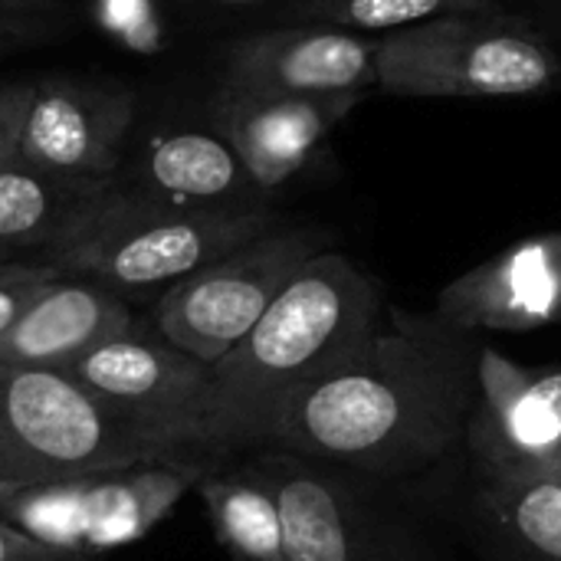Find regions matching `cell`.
<instances>
[{
  "label": "cell",
  "mask_w": 561,
  "mask_h": 561,
  "mask_svg": "<svg viewBox=\"0 0 561 561\" xmlns=\"http://www.w3.org/2000/svg\"><path fill=\"white\" fill-rule=\"evenodd\" d=\"M480 348L437 312L388 302L358 352L276 408L266 444L375 480L431 470L467 440Z\"/></svg>",
  "instance_id": "1"
},
{
  "label": "cell",
  "mask_w": 561,
  "mask_h": 561,
  "mask_svg": "<svg viewBox=\"0 0 561 561\" xmlns=\"http://www.w3.org/2000/svg\"><path fill=\"white\" fill-rule=\"evenodd\" d=\"M385 312V286L355 260L335 250L306 260L247 339L210 365L197 421L204 457L263 447L276 408L358 352Z\"/></svg>",
  "instance_id": "2"
},
{
  "label": "cell",
  "mask_w": 561,
  "mask_h": 561,
  "mask_svg": "<svg viewBox=\"0 0 561 561\" xmlns=\"http://www.w3.org/2000/svg\"><path fill=\"white\" fill-rule=\"evenodd\" d=\"M0 463L20 490L148 463H201L56 368L0 365ZM204 467V463H201Z\"/></svg>",
  "instance_id": "3"
},
{
  "label": "cell",
  "mask_w": 561,
  "mask_h": 561,
  "mask_svg": "<svg viewBox=\"0 0 561 561\" xmlns=\"http://www.w3.org/2000/svg\"><path fill=\"white\" fill-rule=\"evenodd\" d=\"M273 227L266 207H174L112 187L102 207L46 263L128 299L171 289Z\"/></svg>",
  "instance_id": "4"
},
{
  "label": "cell",
  "mask_w": 561,
  "mask_h": 561,
  "mask_svg": "<svg viewBox=\"0 0 561 561\" xmlns=\"http://www.w3.org/2000/svg\"><path fill=\"white\" fill-rule=\"evenodd\" d=\"M561 82L556 46L513 13H450L378 36L375 85L404 99H500Z\"/></svg>",
  "instance_id": "5"
},
{
  "label": "cell",
  "mask_w": 561,
  "mask_h": 561,
  "mask_svg": "<svg viewBox=\"0 0 561 561\" xmlns=\"http://www.w3.org/2000/svg\"><path fill=\"white\" fill-rule=\"evenodd\" d=\"M250 454L247 467L279 506L289 561H431L417 536L358 483L362 473L276 444Z\"/></svg>",
  "instance_id": "6"
},
{
  "label": "cell",
  "mask_w": 561,
  "mask_h": 561,
  "mask_svg": "<svg viewBox=\"0 0 561 561\" xmlns=\"http://www.w3.org/2000/svg\"><path fill=\"white\" fill-rule=\"evenodd\" d=\"M329 233L312 227H273L217 263L191 273L158 296L154 329L174 348L217 365L263 319L279 289L316 253Z\"/></svg>",
  "instance_id": "7"
},
{
  "label": "cell",
  "mask_w": 561,
  "mask_h": 561,
  "mask_svg": "<svg viewBox=\"0 0 561 561\" xmlns=\"http://www.w3.org/2000/svg\"><path fill=\"white\" fill-rule=\"evenodd\" d=\"M204 473L201 463H148L69 483L30 486L16 490L0 506V519L49 549L92 559L95 552L145 539Z\"/></svg>",
  "instance_id": "8"
},
{
  "label": "cell",
  "mask_w": 561,
  "mask_h": 561,
  "mask_svg": "<svg viewBox=\"0 0 561 561\" xmlns=\"http://www.w3.org/2000/svg\"><path fill=\"white\" fill-rule=\"evenodd\" d=\"M95 398L145 424L148 431L181 444L207 460L197 440V421L210 385V365L174 348L164 335L131 325L62 368Z\"/></svg>",
  "instance_id": "9"
},
{
  "label": "cell",
  "mask_w": 561,
  "mask_h": 561,
  "mask_svg": "<svg viewBox=\"0 0 561 561\" xmlns=\"http://www.w3.org/2000/svg\"><path fill=\"white\" fill-rule=\"evenodd\" d=\"M477 378L463 444L480 477L561 473V365L529 368L483 342Z\"/></svg>",
  "instance_id": "10"
},
{
  "label": "cell",
  "mask_w": 561,
  "mask_h": 561,
  "mask_svg": "<svg viewBox=\"0 0 561 561\" xmlns=\"http://www.w3.org/2000/svg\"><path fill=\"white\" fill-rule=\"evenodd\" d=\"M131 122V92L92 79L46 76L30 82L16 161L66 178L108 181L128 154Z\"/></svg>",
  "instance_id": "11"
},
{
  "label": "cell",
  "mask_w": 561,
  "mask_h": 561,
  "mask_svg": "<svg viewBox=\"0 0 561 561\" xmlns=\"http://www.w3.org/2000/svg\"><path fill=\"white\" fill-rule=\"evenodd\" d=\"M378 36L335 26H286L237 39L224 59V89L256 95H339L375 85Z\"/></svg>",
  "instance_id": "12"
},
{
  "label": "cell",
  "mask_w": 561,
  "mask_h": 561,
  "mask_svg": "<svg viewBox=\"0 0 561 561\" xmlns=\"http://www.w3.org/2000/svg\"><path fill=\"white\" fill-rule=\"evenodd\" d=\"M434 312L470 335L561 325V230L526 237L460 273Z\"/></svg>",
  "instance_id": "13"
},
{
  "label": "cell",
  "mask_w": 561,
  "mask_h": 561,
  "mask_svg": "<svg viewBox=\"0 0 561 561\" xmlns=\"http://www.w3.org/2000/svg\"><path fill=\"white\" fill-rule=\"evenodd\" d=\"M362 95H256L224 89L214 105V131L233 148L253 184L270 194L309 164Z\"/></svg>",
  "instance_id": "14"
},
{
  "label": "cell",
  "mask_w": 561,
  "mask_h": 561,
  "mask_svg": "<svg viewBox=\"0 0 561 561\" xmlns=\"http://www.w3.org/2000/svg\"><path fill=\"white\" fill-rule=\"evenodd\" d=\"M115 187L174 207L210 210H263L266 197L214 128H181L145 141L135 158L125 154Z\"/></svg>",
  "instance_id": "15"
},
{
  "label": "cell",
  "mask_w": 561,
  "mask_h": 561,
  "mask_svg": "<svg viewBox=\"0 0 561 561\" xmlns=\"http://www.w3.org/2000/svg\"><path fill=\"white\" fill-rule=\"evenodd\" d=\"M135 325L128 299L76 276L53 279L0 339L7 368H69L99 342Z\"/></svg>",
  "instance_id": "16"
},
{
  "label": "cell",
  "mask_w": 561,
  "mask_h": 561,
  "mask_svg": "<svg viewBox=\"0 0 561 561\" xmlns=\"http://www.w3.org/2000/svg\"><path fill=\"white\" fill-rule=\"evenodd\" d=\"M115 178H66L23 161L0 164V263L43 253L46 263L112 194Z\"/></svg>",
  "instance_id": "17"
},
{
  "label": "cell",
  "mask_w": 561,
  "mask_h": 561,
  "mask_svg": "<svg viewBox=\"0 0 561 561\" xmlns=\"http://www.w3.org/2000/svg\"><path fill=\"white\" fill-rule=\"evenodd\" d=\"M473 510L513 556L561 561V473L480 477Z\"/></svg>",
  "instance_id": "18"
},
{
  "label": "cell",
  "mask_w": 561,
  "mask_h": 561,
  "mask_svg": "<svg viewBox=\"0 0 561 561\" xmlns=\"http://www.w3.org/2000/svg\"><path fill=\"white\" fill-rule=\"evenodd\" d=\"M217 542L237 561H289L279 506L270 486L243 463L233 473H204L194 486Z\"/></svg>",
  "instance_id": "19"
},
{
  "label": "cell",
  "mask_w": 561,
  "mask_h": 561,
  "mask_svg": "<svg viewBox=\"0 0 561 561\" xmlns=\"http://www.w3.org/2000/svg\"><path fill=\"white\" fill-rule=\"evenodd\" d=\"M296 16L348 33H394L450 13H506L500 0H299Z\"/></svg>",
  "instance_id": "20"
},
{
  "label": "cell",
  "mask_w": 561,
  "mask_h": 561,
  "mask_svg": "<svg viewBox=\"0 0 561 561\" xmlns=\"http://www.w3.org/2000/svg\"><path fill=\"white\" fill-rule=\"evenodd\" d=\"M62 273L49 263H3L0 266V339L10 332V325L26 312V306Z\"/></svg>",
  "instance_id": "21"
},
{
  "label": "cell",
  "mask_w": 561,
  "mask_h": 561,
  "mask_svg": "<svg viewBox=\"0 0 561 561\" xmlns=\"http://www.w3.org/2000/svg\"><path fill=\"white\" fill-rule=\"evenodd\" d=\"M53 10H13V7H0V53L20 49V46L39 43V39H49L59 30V20L53 16Z\"/></svg>",
  "instance_id": "22"
},
{
  "label": "cell",
  "mask_w": 561,
  "mask_h": 561,
  "mask_svg": "<svg viewBox=\"0 0 561 561\" xmlns=\"http://www.w3.org/2000/svg\"><path fill=\"white\" fill-rule=\"evenodd\" d=\"M30 102V82L0 85V164L16 158V138Z\"/></svg>",
  "instance_id": "23"
},
{
  "label": "cell",
  "mask_w": 561,
  "mask_h": 561,
  "mask_svg": "<svg viewBox=\"0 0 561 561\" xmlns=\"http://www.w3.org/2000/svg\"><path fill=\"white\" fill-rule=\"evenodd\" d=\"M62 556H72V552L49 549V546L36 542L33 536H26L23 529L0 519V561H56Z\"/></svg>",
  "instance_id": "24"
},
{
  "label": "cell",
  "mask_w": 561,
  "mask_h": 561,
  "mask_svg": "<svg viewBox=\"0 0 561 561\" xmlns=\"http://www.w3.org/2000/svg\"><path fill=\"white\" fill-rule=\"evenodd\" d=\"M197 3H207V7H227V10H240V7H263V3H276V0H197ZM299 3V0H293Z\"/></svg>",
  "instance_id": "25"
},
{
  "label": "cell",
  "mask_w": 561,
  "mask_h": 561,
  "mask_svg": "<svg viewBox=\"0 0 561 561\" xmlns=\"http://www.w3.org/2000/svg\"><path fill=\"white\" fill-rule=\"evenodd\" d=\"M0 7H13V10H53L56 0H0Z\"/></svg>",
  "instance_id": "26"
},
{
  "label": "cell",
  "mask_w": 561,
  "mask_h": 561,
  "mask_svg": "<svg viewBox=\"0 0 561 561\" xmlns=\"http://www.w3.org/2000/svg\"><path fill=\"white\" fill-rule=\"evenodd\" d=\"M16 490H20V486H16L13 480H0V506H3V503H7V500L16 493Z\"/></svg>",
  "instance_id": "27"
},
{
  "label": "cell",
  "mask_w": 561,
  "mask_h": 561,
  "mask_svg": "<svg viewBox=\"0 0 561 561\" xmlns=\"http://www.w3.org/2000/svg\"><path fill=\"white\" fill-rule=\"evenodd\" d=\"M56 561H92L89 556H62V559H56Z\"/></svg>",
  "instance_id": "28"
},
{
  "label": "cell",
  "mask_w": 561,
  "mask_h": 561,
  "mask_svg": "<svg viewBox=\"0 0 561 561\" xmlns=\"http://www.w3.org/2000/svg\"><path fill=\"white\" fill-rule=\"evenodd\" d=\"M0 480H7V473H3V463H0Z\"/></svg>",
  "instance_id": "29"
},
{
  "label": "cell",
  "mask_w": 561,
  "mask_h": 561,
  "mask_svg": "<svg viewBox=\"0 0 561 561\" xmlns=\"http://www.w3.org/2000/svg\"><path fill=\"white\" fill-rule=\"evenodd\" d=\"M0 266H3V263H0Z\"/></svg>",
  "instance_id": "30"
}]
</instances>
